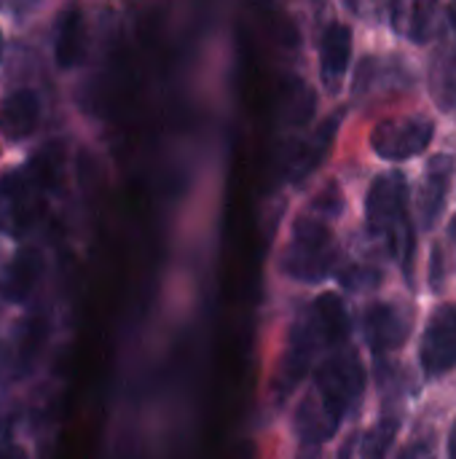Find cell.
<instances>
[{"label":"cell","instance_id":"obj_1","mask_svg":"<svg viewBox=\"0 0 456 459\" xmlns=\"http://www.w3.org/2000/svg\"><path fill=\"white\" fill-rule=\"evenodd\" d=\"M349 336V317L344 309L341 296L323 293L306 309L298 312L296 323L290 325L288 347L280 366V379L285 390H293L309 368L317 363L320 355H331L341 350Z\"/></svg>","mask_w":456,"mask_h":459},{"label":"cell","instance_id":"obj_2","mask_svg":"<svg viewBox=\"0 0 456 459\" xmlns=\"http://www.w3.org/2000/svg\"><path fill=\"white\" fill-rule=\"evenodd\" d=\"M331 191L323 194L314 207L301 215L293 226L290 242L285 245V253L280 258V269L293 282L317 285L325 282L339 264V245L331 229V215L339 212V202H328Z\"/></svg>","mask_w":456,"mask_h":459},{"label":"cell","instance_id":"obj_3","mask_svg":"<svg viewBox=\"0 0 456 459\" xmlns=\"http://www.w3.org/2000/svg\"><path fill=\"white\" fill-rule=\"evenodd\" d=\"M366 223L403 274L411 277L417 239L409 215V183L400 172H384L371 183L366 194Z\"/></svg>","mask_w":456,"mask_h":459},{"label":"cell","instance_id":"obj_4","mask_svg":"<svg viewBox=\"0 0 456 459\" xmlns=\"http://www.w3.org/2000/svg\"><path fill=\"white\" fill-rule=\"evenodd\" d=\"M312 393L328 406V411L344 422L347 414L357 409L366 393V368L355 350L331 352L314 374Z\"/></svg>","mask_w":456,"mask_h":459},{"label":"cell","instance_id":"obj_5","mask_svg":"<svg viewBox=\"0 0 456 459\" xmlns=\"http://www.w3.org/2000/svg\"><path fill=\"white\" fill-rule=\"evenodd\" d=\"M435 137V121L427 116L384 118L371 132V148L384 161H406L427 151Z\"/></svg>","mask_w":456,"mask_h":459},{"label":"cell","instance_id":"obj_6","mask_svg":"<svg viewBox=\"0 0 456 459\" xmlns=\"http://www.w3.org/2000/svg\"><path fill=\"white\" fill-rule=\"evenodd\" d=\"M43 212V186L30 172L0 178V229L8 234L30 231Z\"/></svg>","mask_w":456,"mask_h":459},{"label":"cell","instance_id":"obj_7","mask_svg":"<svg viewBox=\"0 0 456 459\" xmlns=\"http://www.w3.org/2000/svg\"><path fill=\"white\" fill-rule=\"evenodd\" d=\"M419 363L427 379H441L456 368V304H443L427 320L419 342Z\"/></svg>","mask_w":456,"mask_h":459},{"label":"cell","instance_id":"obj_8","mask_svg":"<svg viewBox=\"0 0 456 459\" xmlns=\"http://www.w3.org/2000/svg\"><path fill=\"white\" fill-rule=\"evenodd\" d=\"M363 328H366L368 347L376 355H384L406 344L411 333V315L406 307L395 301H376L366 309Z\"/></svg>","mask_w":456,"mask_h":459},{"label":"cell","instance_id":"obj_9","mask_svg":"<svg viewBox=\"0 0 456 459\" xmlns=\"http://www.w3.org/2000/svg\"><path fill=\"white\" fill-rule=\"evenodd\" d=\"M452 178H454V159L449 153H438L427 161V169L419 183V196H417V210H419V221L425 229H433L441 221L446 210Z\"/></svg>","mask_w":456,"mask_h":459},{"label":"cell","instance_id":"obj_10","mask_svg":"<svg viewBox=\"0 0 456 459\" xmlns=\"http://www.w3.org/2000/svg\"><path fill=\"white\" fill-rule=\"evenodd\" d=\"M352 62V27L344 22H331L320 40V78L331 94L341 91Z\"/></svg>","mask_w":456,"mask_h":459},{"label":"cell","instance_id":"obj_11","mask_svg":"<svg viewBox=\"0 0 456 459\" xmlns=\"http://www.w3.org/2000/svg\"><path fill=\"white\" fill-rule=\"evenodd\" d=\"M293 425H296V433H298L304 446H323L339 433L341 420H336L328 411V406L309 390L296 409Z\"/></svg>","mask_w":456,"mask_h":459},{"label":"cell","instance_id":"obj_12","mask_svg":"<svg viewBox=\"0 0 456 459\" xmlns=\"http://www.w3.org/2000/svg\"><path fill=\"white\" fill-rule=\"evenodd\" d=\"M341 118H344V110H336L331 118H325L312 134H306L304 137V143L298 145V151L293 153V159H290V180H304V178H309L320 164H323V159L328 156V151H331V145H333V137H336V132H339V124H341Z\"/></svg>","mask_w":456,"mask_h":459},{"label":"cell","instance_id":"obj_13","mask_svg":"<svg viewBox=\"0 0 456 459\" xmlns=\"http://www.w3.org/2000/svg\"><path fill=\"white\" fill-rule=\"evenodd\" d=\"M441 0H390L392 30L414 43H425L433 32Z\"/></svg>","mask_w":456,"mask_h":459},{"label":"cell","instance_id":"obj_14","mask_svg":"<svg viewBox=\"0 0 456 459\" xmlns=\"http://www.w3.org/2000/svg\"><path fill=\"white\" fill-rule=\"evenodd\" d=\"M38 118H40V102L38 94L30 89H19L0 102V132L8 140H24L27 134H32Z\"/></svg>","mask_w":456,"mask_h":459},{"label":"cell","instance_id":"obj_15","mask_svg":"<svg viewBox=\"0 0 456 459\" xmlns=\"http://www.w3.org/2000/svg\"><path fill=\"white\" fill-rule=\"evenodd\" d=\"M40 272H43V258L35 247H22L13 261L8 264L3 280H0V293L5 301H24L32 288L38 285L40 280Z\"/></svg>","mask_w":456,"mask_h":459},{"label":"cell","instance_id":"obj_16","mask_svg":"<svg viewBox=\"0 0 456 459\" xmlns=\"http://www.w3.org/2000/svg\"><path fill=\"white\" fill-rule=\"evenodd\" d=\"M86 54V22L81 8H65L56 19L54 32V56L59 67H75Z\"/></svg>","mask_w":456,"mask_h":459},{"label":"cell","instance_id":"obj_17","mask_svg":"<svg viewBox=\"0 0 456 459\" xmlns=\"http://www.w3.org/2000/svg\"><path fill=\"white\" fill-rule=\"evenodd\" d=\"M398 417H382L363 438V459H387L398 438Z\"/></svg>","mask_w":456,"mask_h":459},{"label":"cell","instance_id":"obj_18","mask_svg":"<svg viewBox=\"0 0 456 459\" xmlns=\"http://www.w3.org/2000/svg\"><path fill=\"white\" fill-rule=\"evenodd\" d=\"M398 459H435V436H417Z\"/></svg>","mask_w":456,"mask_h":459},{"label":"cell","instance_id":"obj_19","mask_svg":"<svg viewBox=\"0 0 456 459\" xmlns=\"http://www.w3.org/2000/svg\"><path fill=\"white\" fill-rule=\"evenodd\" d=\"M446 32H449V48H446V54L452 59H456V0H452L449 13H446Z\"/></svg>","mask_w":456,"mask_h":459},{"label":"cell","instance_id":"obj_20","mask_svg":"<svg viewBox=\"0 0 456 459\" xmlns=\"http://www.w3.org/2000/svg\"><path fill=\"white\" fill-rule=\"evenodd\" d=\"M0 459H27V455L19 446L5 444V446H0Z\"/></svg>","mask_w":456,"mask_h":459},{"label":"cell","instance_id":"obj_21","mask_svg":"<svg viewBox=\"0 0 456 459\" xmlns=\"http://www.w3.org/2000/svg\"><path fill=\"white\" fill-rule=\"evenodd\" d=\"M301 459H320V446H304Z\"/></svg>","mask_w":456,"mask_h":459},{"label":"cell","instance_id":"obj_22","mask_svg":"<svg viewBox=\"0 0 456 459\" xmlns=\"http://www.w3.org/2000/svg\"><path fill=\"white\" fill-rule=\"evenodd\" d=\"M449 459H456V422L452 428V436H449Z\"/></svg>","mask_w":456,"mask_h":459},{"label":"cell","instance_id":"obj_23","mask_svg":"<svg viewBox=\"0 0 456 459\" xmlns=\"http://www.w3.org/2000/svg\"><path fill=\"white\" fill-rule=\"evenodd\" d=\"M452 239H454V245H456V218H454V223H452Z\"/></svg>","mask_w":456,"mask_h":459}]
</instances>
